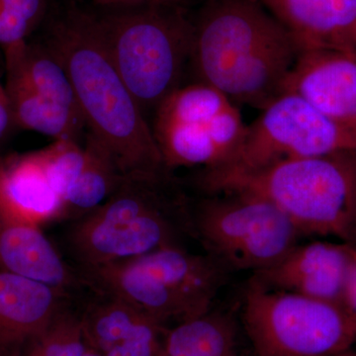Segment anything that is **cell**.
<instances>
[{
    "mask_svg": "<svg viewBox=\"0 0 356 356\" xmlns=\"http://www.w3.org/2000/svg\"><path fill=\"white\" fill-rule=\"evenodd\" d=\"M67 70L88 132L124 175L168 172L147 118L110 57L93 9L70 4L41 40Z\"/></svg>",
    "mask_w": 356,
    "mask_h": 356,
    "instance_id": "6da1fadb",
    "label": "cell"
},
{
    "mask_svg": "<svg viewBox=\"0 0 356 356\" xmlns=\"http://www.w3.org/2000/svg\"><path fill=\"white\" fill-rule=\"evenodd\" d=\"M299 51L259 0H206L194 19L189 65L195 81L264 110L282 92Z\"/></svg>",
    "mask_w": 356,
    "mask_h": 356,
    "instance_id": "7a4b0ae2",
    "label": "cell"
},
{
    "mask_svg": "<svg viewBox=\"0 0 356 356\" xmlns=\"http://www.w3.org/2000/svg\"><path fill=\"white\" fill-rule=\"evenodd\" d=\"M191 205L172 173L133 172L100 207L70 222L65 245L76 268L129 261L193 236Z\"/></svg>",
    "mask_w": 356,
    "mask_h": 356,
    "instance_id": "3957f363",
    "label": "cell"
},
{
    "mask_svg": "<svg viewBox=\"0 0 356 356\" xmlns=\"http://www.w3.org/2000/svg\"><path fill=\"white\" fill-rule=\"evenodd\" d=\"M197 184L211 195L259 196L302 235L334 236L356 247V152L282 159L248 172L202 170Z\"/></svg>",
    "mask_w": 356,
    "mask_h": 356,
    "instance_id": "277c9868",
    "label": "cell"
},
{
    "mask_svg": "<svg viewBox=\"0 0 356 356\" xmlns=\"http://www.w3.org/2000/svg\"><path fill=\"white\" fill-rule=\"evenodd\" d=\"M93 9L115 67L145 116L182 86L194 19L177 0Z\"/></svg>",
    "mask_w": 356,
    "mask_h": 356,
    "instance_id": "5b68a950",
    "label": "cell"
},
{
    "mask_svg": "<svg viewBox=\"0 0 356 356\" xmlns=\"http://www.w3.org/2000/svg\"><path fill=\"white\" fill-rule=\"evenodd\" d=\"M242 318L254 356H339L356 344V323L339 304L254 280L243 294Z\"/></svg>",
    "mask_w": 356,
    "mask_h": 356,
    "instance_id": "8992f818",
    "label": "cell"
},
{
    "mask_svg": "<svg viewBox=\"0 0 356 356\" xmlns=\"http://www.w3.org/2000/svg\"><path fill=\"white\" fill-rule=\"evenodd\" d=\"M151 127L165 170L173 173L180 168L228 165L242 147L248 125L228 96L194 81L161 102Z\"/></svg>",
    "mask_w": 356,
    "mask_h": 356,
    "instance_id": "52a82bcc",
    "label": "cell"
},
{
    "mask_svg": "<svg viewBox=\"0 0 356 356\" xmlns=\"http://www.w3.org/2000/svg\"><path fill=\"white\" fill-rule=\"evenodd\" d=\"M193 238L229 270L259 273L280 261L302 234L273 203L245 193H218L191 205Z\"/></svg>",
    "mask_w": 356,
    "mask_h": 356,
    "instance_id": "ba28073f",
    "label": "cell"
},
{
    "mask_svg": "<svg viewBox=\"0 0 356 356\" xmlns=\"http://www.w3.org/2000/svg\"><path fill=\"white\" fill-rule=\"evenodd\" d=\"M356 152V132L293 93H282L248 126L235 159L218 172H248L287 159Z\"/></svg>",
    "mask_w": 356,
    "mask_h": 356,
    "instance_id": "9c48e42d",
    "label": "cell"
},
{
    "mask_svg": "<svg viewBox=\"0 0 356 356\" xmlns=\"http://www.w3.org/2000/svg\"><path fill=\"white\" fill-rule=\"evenodd\" d=\"M356 247L315 241L295 245L280 261L252 280L261 286L341 305L344 283Z\"/></svg>",
    "mask_w": 356,
    "mask_h": 356,
    "instance_id": "30bf717a",
    "label": "cell"
},
{
    "mask_svg": "<svg viewBox=\"0 0 356 356\" xmlns=\"http://www.w3.org/2000/svg\"><path fill=\"white\" fill-rule=\"evenodd\" d=\"M282 93L304 98L332 121L356 132V51H300Z\"/></svg>",
    "mask_w": 356,
    "mask_h": 356,
    "instance_id": "8fae6325",
    "label": "cell"
},
{
    "mask_svg": "<svg viewBox=\"0 0 356 356\" xmlns=\"http://www.w3.org/2000/svg\"><path fill=\"white\" fill-rule=\"evenodd\" d=\"M86 348L102 356H138L159 341L165 325L128 301L88 289L79 300Z\"/></svg>",
    "mask_w": 356,
    "mask_h": 356,
    "instance_id": "7c38bea8",
    "label": "cell"
},
{
    "mask_svg": "<svg viewBox=\"0 0 356 356\" xmlns=\"http://www.w3.org/2000/svg\"><path fill=\"white\" fill-rule=\"evenodd\" d=\"M74 297L58 288L0 271V356H25Z\"/></svg>",
    "mask_w": 356,
    "mask_h": 356,
    "instance_id": "4fadbf2b",
    "label": "cell"
},
{
    "mask_svg": "<svg viewBox=\"0 0 356 356\" xmlns=\"http://www.w3.org/2000/svg\"><path fill=\"white\" fill-rule=\"evenodd\" d=\"M129 261L165 288L186 321L211 311L229 271L212 255L192 254L184 245L159 248Z\"/></svg>",
    "mask_w": 356,
    "mask_h": 356,
    "instance_id": "5bb4252c",
    "label": "cell"
},
{
    "mask_svg": "<svg viewBox=\"0 0 356 356\" xmlns=\"http://www.w3.org/2000/svg\"><path fill=\"white\" fill-rule=\"evenodd\" d=\"M0 271L39 281L76 299L88 290L81 273L64 261L42 227L2 215Z\"/></svg>",
    "mask_w": 356,
    "mask_h": 356,
    "instance_id": "9a60e30c",
    "label": "cell"
},
{
    "mask_svg": "<svg viewBox=\"0 0 356 356\" xmlns=\"http://www.w3.org/2000/svg\"><path fill=\"white\" fill-rule=\"evenodd\" d=\"M299 51H356V0H259Z\"/></svg>",
    "mask_w": 356,
    "mask_h": 356,
    "instance_id": "2e32d148",
    "label": "cell"
},
{
    "mask_svg": "<svg viewBox=\"0 0 356 356\" xmlns=\"http://www.w3.org/2000/svg\"><path fill=\"white\" fill-rule=\"evenodd\" d=\"M63 203L51 188L37 151H0V215L42 227L60 222Z\"/></svg>",
    "mask_w": 356,
    "mask_h": 356,
    "instance_id": "e0dca14e",
    "label": "cell"
},
{
    "mask_svg": "<svg viewBox=\"0 0 356 356\" xmlns=\"http://www.w3.org/2000/svg\"><path fill=\"white\" fill-rule=\"evenodd\" d=\"M3 51L6 76L22 81L40 95L81 114L67 70L43 41L23 42Z\"/></svg>",
    "mask_w": 356,
    "mask_h": 356,
    "instance_id": "ac0fdd59",
    "label": "cell"
},
{
    "mask_svg": "<svg viewBox=\"0 0 356 356\" xmlns=\"http://www.w3.org/2000/svg\"><path fill=\"white\" fill-rule=\"evenodd\" d=\"M6 88L16 127L48 136L54 140L86 139L83 115L40 95L22 81L6 76Z\"/></svg>",
    "mask_w": 356,
    "mask_h": 356,
    "instance_id": "d6986e66",
    "label": "cell"
},
{
    "mask_svg": "<svg viewBox=\"0 0 356 356\" xmlns=\"http://www.w3.org/2000/svg\"><path fill=\"white\" fill-rule=\"evenodd\" d=\"M86 163L83 172L63 201L60 222H74L97 209L118 188L124 173L113 156L86 132Z\"/></svg>",
    "mask_w": 356,
    "mask_h": 356,
    "instance_id": "ffe728a7",
    "label": "cell"
},
{
    "mask_svg": "<svg viewBox=\"0 0 356 356\" xmlns=\"http://www.w3.org/2000/svg\"><path fill=\"white\" fill-rule=\"evenodd\" d=\"M86 350L79 302L74 300L36 339L25 356H83Z\"/></svg>",
    "mask_w": 356,
    "mask_h": 356,
    "instance_id": "44dd1931",
    "label": "cell"
},
{
    "mask_svg": "<svg viewBox=\"0 0 356 356\" xmlns=\"http://www.w3.org/2000/svg\"><path fill=\"white\" fill-rule=\"evenodd\" d=\"M37 153L51 188L63 203L86 165L84 144L72 140H54L50 146L38 149Z\"/></svg>",
    "mask_w": 356,
    "mask_h": 356,
    "instance_id": "7402d4cb",
    "label": "cell"
},
{
    "mask_svg": "<svg viewBox=\"0 0 356 356\" xmlns=\"http://www.w3.org/2000/svg\"><path fill=\"white\" fill-rule=\"evenodd\" d=\"M159 356H233L214 339L187 330H172L165 334Z\"/></svg>",
    "mask_w": 356,
    "mask_h": 356,
    "instance_id": "603a6c76",
    "label": "cell"
},
{
    "mask_svg": "<svg viewBox=\"0 0 356 356\" xmlns=\"http://www.w3.org/2000/svg\"><path fill=\"white\" fill-rule=\"evenodd\" d=\"M35 29L36 27L25 18L0 9V47L2 50L28 41V37Z\"/></svg>",
    "mask_w": 356,
    "mask_h": 356,
    "instance_id": "cb8c5ba5",
    "label": "cell"
},
{
    "mask_svg": "<svg viewBox=\"0 0 356 356\" xmlns=\"http://www.w3.org/2000/svg\"><path fill=\"white\" fill-rule=\"evenodd\" d=\"M0 9L17 14L25 18L35 27L46 19V0H0Z\"/></svg>",
    "mask_w": 356,
    "mask_h": 356,
    "instance_id": "d4e9b609",
    "label": "cell"
},
{
    "mask_svg": "<svg viewBox=\"0 0 356 356\" xmlns=\"http://www.w3.org/2000/svg\"><path fill=\"white\" fill-rule=\"evenodd\" d=\"M341 306L356 323V248L344 283Z\"/></svg>",
    "mask_w": 356,
    "mask_h": 356,
    "instance_id": "484cf974",
    "label": "cell"
},
{
    "mask_svg": "<svg viewBox=\"0 0 356 356\" xmlns=\"http://www.w3.org/2000/svg\"><path fill=\"white\" fill-rule=\"evenodd\" d=\"M16 128L6 86L0 83V147L6 142Z\"/></svg>",
    "mask_w": 356,
    "mask_h": 356,
    "instance_id": "4316f807",
    "label": "cell"
},
{
    "mask_svg": "<svg viewBox=\"0 0 356 356\" xmlns=\"http://www.w3.org/2000/svg\"><path fill=\"white\" fill-rule=\"evenodd\" d=\"M95 6L102 7L139 6V4L156 3L170 0H91Z\"/></svg>",
    "mask_w": 356,
    "mask_h": 356,
    "instance_id": "83f0119b",
    "label": "cell"
},
{
    "mask_svg": "<svg viewBox=\"0 0 356 356\" xmlns=\"http://www.w3.org/2000/svg\"><path fill=\"white\" fill-rule=\"evenodd\" d=\"M83 356H102L99 353H96V351L90 350V348H86V353H83Z\"/></svg>",
    "mask_w": 356,
    "mask_h": 356,
    "instance_id": "f1b7e54d",
    "label": "cell"
},
{
    "mask_svg": "<svg viewBox=\"0 0 356 356\" xmlns=\"http://www.w3.org/2000/svg\"><path fill=\"white\" fill-rule=\"evenodd\" d=\"M344 356H356V350L355 348L353 350H351L350 351H348V353H344Z\"/></svg>",
    "mask_w": 356,
    "mask_h": 356,
    "instance_id": "f546056e",
    "label": "cell"
},
{
    "mask_svg": "<svg viewBox=\"0 0 356 356\" xmlns=\"http://www.w3.org/2000/svg\"><path fill=\"white\" fill-rule=\"evenodd\" d=\"M339 356H344V353H343V355H339Z\"/></svg>",
    "mask_w": 356,
    "mask_h": 356,
    "instance_id": "4dcf8cb0",
    "label": "cell"
}]
</instances>
